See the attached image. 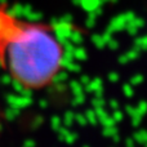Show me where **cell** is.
<instances>
[{"mask_svg":"<svg viewBox=\"0 0 147 147\" xmlns=\"http://www.w3.org/2000/svg\"><path fill=\"white\" fill-rule=\"evenodd\" d=\"M63 63V47L48 25L20 20L0 5V66L26 90L53 83Z\"/></svg>","mask_w":147,"mask_h":147,"instance_id":"1","label":"cell"}]
</instances>
